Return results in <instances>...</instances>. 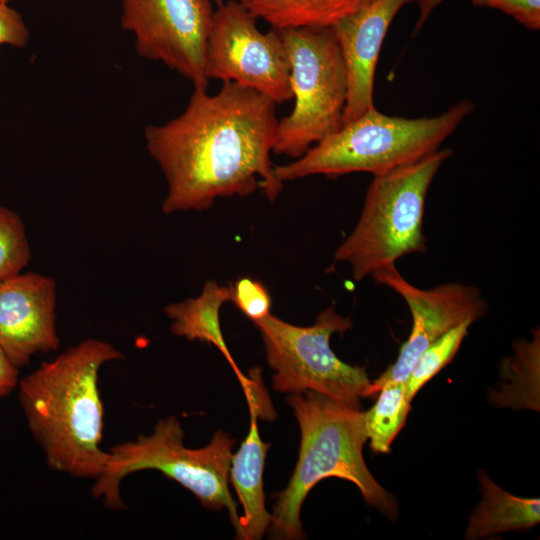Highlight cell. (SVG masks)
Returning <instances> with one entry per match:
<instances>
[{"label": "cell", "mask_w": 540, "mask_h": 540, "mask_svg": "<svg viewBox=\"0 0 540 540\" xmlns=\"http://www.w3.org/2000/svg\"><path fill=\"white\" fill-rule=\"evenodd\" d=\"M204 72L208 80L235 82L276 104L293 98L289 57L277 30L261 32L257 19L235 0L214 10Z\"/></svg>", "instance_id": "9c48e42d"}, {"label": "cell", "mask_w": 540, "mask_h": 540, "mask_svg": "<svg viewBox=\"0 0 540 540\" xmlns=\"http://www.w3.org/2000/svg\"><path fill=\"white\" fill-rule=\"evenodd\" d=\"M417 0H368L332 27L348 77L343 125L375 107L374 78L387 31L400 9Z\"/></svg>", "instance_id": "4fadbf2b"}, {"label": "cell", "mask_w": 540, "mask_h": 540, "mask_svg": "<svg viewBox=\"0 0 540 540\" xmlns=\"http://www.w3.org/2000/svg\"><path fill=\"white\" fill-rule=\"evenodd\" d=\"M194 87L184 111L145 127L146 147L167 182L165 214L204 210L220 197L262 188L275 200L283 182L270 158L277 136L276 103L235 82L210 95Z\"/></svg>", "instance_id": "6da1fadb"}, {"label": "cell", "mask_w": 540, "mask_h": 540, "mask_svg": "<svg viewBox=\"0 0 540 540\" xmlns=\"http://www.w3.org/2000/svg\"><path fill=\"white\" fill-rule=\"evenodd\" d=\"M18 369L0 348V398L7 396L18 385Z\"/></svg>", "instance_id": "d4e9b609"}, {"label": "cell", "mask_w": 540, "mask_h": 540, "mask_svg": "<svg viewBox=\"0 0 540 540\" xmlns=\"http://www.w3.org/2000/svg\"><path fill=\"white\" fill-rule=\"evenodd\" d=\"M214 3H215L216 6H219L222 3H224V0H214Z\"/></svg>", "instance_id": "4316f807"}, {"label": "cell", "mask_w": 540, "mask_h": 540, "mask_svg": "<svg viewBox=\"0 0 540 540\" xmlns=\"http://www.w3.org/2000/svg\"><path fill=\"white\" fill-rule=\"evenodd\" d=\"M452 154L451 149L439 148L374 176L355 228L335 251L336 260L350 265L356 281L395 265L403 256L426 250V196L438 170Z\"/></svg>", "instance_id": "5b68a950"}, {"label": "cell", "mask_w": 540, "mask_h": 540, "mask_svg": "<svg viewBox=\"0 0 540 540\" xmlns=\"http://www.w3.org/2000/svg\"><path fill=\"white\" fill-rule=\"evenodd\" d=\"M183 440L181 423L170 416L160 420L150 435L113 446L104 472L92 486V496L108 508L123 509L121 481L129 474L154 469L191 491L205 508H226L236 529L240 516L228 487L235 440L221 430L203 448H188Z\"/></svg>", "instance_id": "8992f818"}, {"label": "cell", "mask_w": 540, "mask_h": 540, "mask_svg": "<svg viewBox=\"0 0 540 540\" xmlns=\"http://www.w3.org/2000/svg\"><path fill=\"white\" fill-rule=\"evenodd\" d=\"M56 299L51 277L26 272L0 280V348L17 368L58 349Z\"/></svg>", "instance_id": "7c38bea8"}, {"label": "cell", "mask_w": 540, "mask_h": 540, "mask_svg": "<svg viewBox=\"0 0 540 540\" xmlns=\"http://www.w3.org/2000/svg\"><path fill=\"white\" fill-rule=\"evenodd\" d=\"M229 300L230 287L220 286L216 281L209 280L198 297L172 303L165 307L164 313L172 320L170 329L174 335L190 341L209 343L223 354L247 398L256 389V381L240 371L226 345L220 326V308Z\"/></svg>", "instance_id": "9a60e30c"}, {"label": "cell", "mask_w": 540, "mask_h": 540, "mask_svg": "<svg viewBox=\"0 0 540 540\" xmlns=\"http://www.w3.org/2000/svg\"><path fill=\"white\" fill-rule=\"evenodd\" d=\"M8 1L10 0H0V2H6V3H8Z\"/></svg>", "instance_id": "83f0119b"}, {"label": "cell", "mask_w": 540, "mask_h": 540, "mask_svg": "<svg viewBox=\"0 0 540 540\" xmlns=\"http://www.w3.org/2000/svg\"><path fill=\"white\" fill-rule=\"evenodd\" d=\"M378 393L375 404L364 412V425L371 450L388 453L405 424L410 402L405 398V383L387 382Z\"/></svg>", "instance_id": "d6986e66"}, {"label": "cell", "mask_w": 540, "mask_h": 540, "mask_svg": "<svg viewBox=\"0 0 540 540\" xmlns=\"http://www.w3.org/2000/svg\"><path fill=\"white\" fill-rule=\"evenodd\" d=\"M371 277L402 297L412 316L408 339L401 346L396 361L371 381V396L387 382L405 383L413 364L429 345L453 327L479 320L488 310L480 289L472 285L449 282L422 289L407 281L395 265Z\"/></svg>", "instance_id": "8fae6325"}, {"label": "cell", "mask_w": 540, "mask_h": 540, "mask_svg": "<svg viewBox=\"0 0 540 540\" xmlns=\"http://www.w3.org/2000/svg\"><path fill=\"white\" fill-rule=\"evenodd\" d=\"M272 28H332L368 0H235Z\"/></svg>", "instance_id": "e0dca14e"}, {"label": "cell", "mask_w": 540, "mask_h": 540, "mask_svg": "<svg viewBox=\"0 0 540 540\" xmlns=\"http://www.w3.org/2000/svg\"><path fill=\"white\" fill-rule=\"evenodd\" d=\"M213 14L211 0H121L120 24L133 34L139 56L207 88L205 50Z\"/></svg>", "instance_id": "30bf717a"}, {"label": "cell", "mask_w": 540, "mask_h": 540, "mask_svg": "<svg viewBox=\"0 0 540 540\" xmlns=\"http://www.w3.org/2000/svg\"><path fill=\"white\" fill-rule=\"evenodd\" d=\"M287 402L298 421L301 441L294 472L273 507L271 535L288 540L303 538L302 504L310 490L328 477L352 482L368 505L395 520L398 508L394 497L372 476L363 458L367 441L364 412L314 391L294 393Z\"/></svg>", "instance_id": "3957f363"}, {"label": "cell", "mask_w": 540, "mask_h": 540, "mask_svg": "<svg viewBox=\"0 0 540 540\" xmlns=\"http://www.w3.org/2000/svg\"><path fill=\"white\" fill-rule=\"evenodd\" d=\"M473 109L465 99L437 116L410 119L382 114L374 107L295 161L275 165V174L282 182L311 175H380L438 150Z\"/></svg>", "instance_id": "277c9868"}, {"label": "cell", "mask_w": 540, "mask_h": 540, "mask_svg": "<svg viewBox=\"0 0 540 540\" xmlns=\"http://www.w3.org/2000/svg\"><path fill=\"white\" fill-rule=\"evenodd\" d=\"M444 0H417L419 5V15L415 24L414 33H416L426 22L431 13Z\"/></svg>", "instance_id": "484cf974"}, {"label": "cell", "mask_w": 540, "mask_h": 540, "mask_svg": "<svg viewBox=\"0 0 540 540\" xmlns=\"http://www.w3.org/2000/svg\"><path fill=\"white\" fill-rule=\"evenodd\" d=\"M275 29L289 57L294 107L278 121L273 152L297 159L343 126L347 69L332 28Z\"/></svg>", "instance_id": "52a82bcc"}, {"label": "cell", "mask_w": 540, "mask_h": 540, "mask_svg": "<svg viewBox=\"0 0 540 540\" xmlns=\"http://www.w3.org/2000/svg\"><path fill=\"white\" fill-rule=\"evenodd\" d=\"M514 351L501 363V382L489 393L498 407L539 410L540 333L533 331L531 340L514 343Z\"/></svg>", "instance_id": "ac0fdd59"}, {"label": "cell", "mask_w": 540, "mask_h": 540, "mask_svg": "<svg viewBox=\"0 0 540 540\" xmlns=\"http://www.w3.org/2000/svg\"><path fill=\"white\" fill-rule=\"evenodd\" d=\"M250 428L239 450L232 455L229 481L234 487L243 515L236 528L237 538L258 540L270 528L271 515L265 508L263 491V470L269 443H264L259 435L257 417L263 411L256 403H249Z\"/></svg>", "instance_id": "5bb4252c"}, {"label": "cell", "mask_w": 540, "mask_h": 540, "mask_svg": "<svg viewBox=\"0 0 540 540\" xmlns=\"http://www.w3.org/2000/svg\"><path fill=\"white\" fill-rule=\"evenodd\" d=\"M472 4L499 10L527 29L540 28V0H472Z\"/></svg>", "instance_id": "603a6c76"}, {"label": "cell", "mask_w": 540, "mask_h": 540, "mask_svg": "<svg viewBox=\"0 0 540 540\" xmlns=\"http://www.w3.org/2000/svg\"><path fill=\"white\" fill-rule=\"evenodd\" d=\"M30 259V244L22 218L0 205V280L21 273Z\"/></svg>", "instance_id": "44dd1931"}, {"label": "cell", "mask_w": 540, "mask_h": 540, "mask_svg": "<svg viewBox=\"0 0 540 540\" xmlns=\"http://www.w3.org/2000/svg\"><path fill=\"white\" fill-rule=\"evenodd\" d=\"M123 358L111 343L88 338L18 382L28 429L51 469L94 480L104 472L109 453L100 447L104 409L99 371Z\"/></svg>", "instance_id": "7a4b0ae2"}, {"label": "cell", "mask_w": 540, "mask_h": 540, "mask_svg": "<svg viewBox=\"0 0 540 540\" xmlns=\"http://www.w3.org/2000/svg\"><path fill=\"white\" fill-rule=\"evenodd\" d=\"M254 325L260 331L268 365L274 371L275 391H314L357 410L362 399L371 396L366 370L345 363L330 347L333 334H342L352 326L333 307L322 311L311 326L293 325L271 313Z\"/></svg>", "instance_id": "ba28073f"}, {"label": "cell", "mask_w": 540, "mask_h": 540, "mask_svg": "<svg viewBox=\"0 0 540 540\" xmlns=\"http://www.w3.org/2000/svg\"><path fill=\"white\" fill-rule=\"evenodd\" d=\"M29 38L30 32L22 15L8 3L0 2V46L24 48Z\"/></svg>", "instance_id": "cb8c5ba5"}, {"label": "cell", "mask_w": 540, "mask_h": 540, "mask_svg": "<svg viewBox=\"0 0 540 540\" xmlns=\"http://www.w3.org/2000/svg\"><path fill=\"white\" fill-rule=\"evenodd\" d=\"M472 322L465 321L429 345L413 364L405 382V398L411 402L419 390L456 355Z\"/></svg>", "instance_id": "ffe728a7"}, {"label": "cell", "mask_w": 540, "mask_h": 540, "mask_svg": "<svg viewBox=\"0 0 540 540\" xmlns=\"http://www.w3.org/2000/svg\"><path fill=\"white\" fill-rule=\"evenodd\" d=\"M482 500L471 513L465 538L475 540L497 533L522 530L540 520L539 498L512 495L495 484L487 473L478 471Z\"/></svg>", "instance_id": "2e32d148"}, {"label": "cell", "mask_w": 540, "mask_h": 540, "mask_svg": "<svg viewBox=\"0 0 540 540\" xmlns=\"http://www.w3.org/2000/svg\"><path fill=\"white\" fill-rule=\"evenodd\" d=\"M229 287L230 301L253 323L270 314L271 297L262 282L242 277Z\"/></svg>", "instance_id": "7402d4cb"}]
</instances>
